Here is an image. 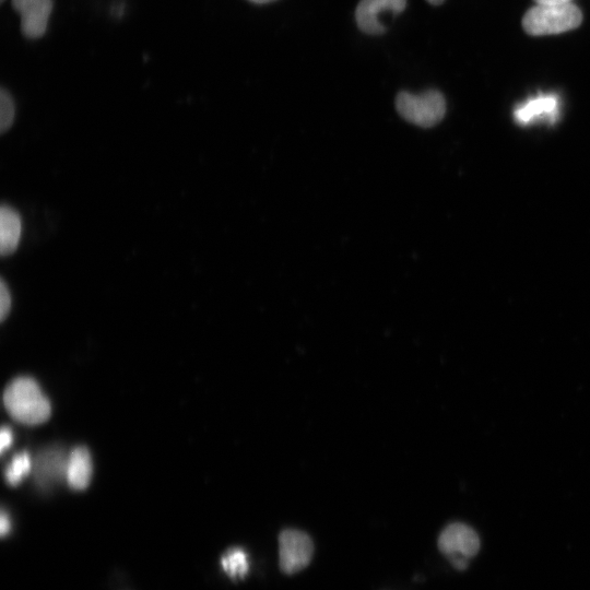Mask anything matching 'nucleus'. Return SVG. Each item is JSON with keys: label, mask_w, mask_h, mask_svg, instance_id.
<instances>
[{"label": "nucleus", "mask_w": 590, "mask_h": 590, "mask_svg": "<svg viewBox=\"0 0 590 590\" xmlns=\"http://www.w3.org/2000/svg\"><path fill=\"white\" fill-rule=\"evenodd\" d=\"M538 4H563L569 3L571 0H534Z\"/></svg>", "instance_id": "nucleus-17"}, {"label": "nucleus", "mask_w": 590, "mask_h": 590, "mask_svg": "<svg viewBox=\"0 0 590 590\" xmlns=\"http://www.w3.org/2000/svg\"><path fill=\"white\" fill-rule=\"evenodd\" d=\"M21 15V30L27 38H38L46 32L52 0H12Z\"/></svg>", "instance_id": "nucleus-6"}, {"label": "nucleus", "mask_w": 590, "mask_h": 590, "mask_svg": "<svg viewBox=\"0 0 590 590\" xmlns=\"http://www.w3.org/2000/svg\"><path fill=\"white\" fill-rule=\"evenodd\" d=\"M20 214L10 205L0 209V252L3 257L12 255L17 248L21 236Z\"/></svg>", "instance_id": "nucleus-10"}, {"label": "nucleus", "mask_w": 590, "mask_h": 590, "mask_svg": "<svg viewBox=\"0 0 590 590\" xmlns=\"http://www.w3.org/2000/svg\"><path fill=\"white\" fill-rule=\"evenodd\" d=\"M92 459L85 447L74 448L67 459L66 479L73 489H84L91 481Z\"/></svg>", "instance_id": "nucleus-9"}, {"label": "nucleus", "mask_w": 590, "mask_h": 590, "mask_svg": "<svg viewBox=\"0 0 590 590\" xmlns=\"http://www.w3.org/2000/svg\"><path fill=\"white\" fill-rule=\"evenodd\" d=\"M32 462L27 452L15 455L4 472L7 482L10 485H17L30 472Z\"/></svg>", "instance_id": "nucleus-12"}, {"label": "nucleus", "mask_w": 590, "mask_h": 590, "mask_svg": "<svg viewBox=\"0 0 590 590\" xmlns=\"http://www.w3.org/2000/svg\"><path fill=\"white\" fill-rule=\"evenodd\" d=\"M10 527H11L10 519L8 515L4 511H2L1 517H0L1 535H5L10 531Z\"/></svg>", "instance_id": "nucleus-16"}, {"label": "nucleus", "mask_w": 590, "mask_h": 590, "mask_svg": "<svg viewBox=\"0 0 590 590\" xmlns=\"http://www.w3.org/2000/svg\"><path fill=\"white\" fill-rule=\"evenodd\" d=\"M13 435L9 427H2L0 434V450L3 452L12 444Z\"/></svg>", "instance_id": "nucleus-15"}, {"label": "nucleus", "mask_w": 590, "mask_h": 590, "mask_svg": "<svg viewBox=\"0 0 590 590\" xmlns=\"http://www.w3.org/2000/svg\"><path fill=\"white\" fill-rule=\"evenodd\" d=\"M396 108L404 120L422 128H430L445 117L446 101L437 90H427L420 94L402 91L396 97Z\"/></svg>", "instance_id": "nucleus-3"}, {"label": "nucleus", "mask_w": 590, "mask_h": 590, "mask_svg": "<svg viewBox=\"0 0 590 590\" xmlns=\"http://www.w3.org/2000/svg\"><path fill=\"white\" fill-rule=\"evenodd\" d=\"M514 115L521 125L541 119L553 122L558 115V98L554 95L535 96L518 106Z\"/></svg>", "instance_id": "nucleus-8"}, {"label": "nucleus", "mask_w": 590, "mask_h": 590, "mask_svg": "<svg viewBox=\"0 0 590 590\" xmlns=\"http://www.w3.org/2000/svg\"><path fill=\"white\" fill-rule=\"evenodd\" d=\"M406 0H361L355 10L358 28L369 35H380L386 28L379 22L381 12L400 13L405 9Z\"/></svg>", "instance_id": "nucleus-7"}, {"label": "nucleus", "mask_w": 590, "mask_h": 590, "mask_svg": "<svg viewBox=\"0 0 590 590\" xmlns=\"http://www.w3.org/2000/svg\"><path fill=\"white\" fill-rule=\"evenodd\" d=\"M10 307H11L10 291H9L4 280L1 279V282H0V318H1L2 321L7 318L9 311H10Z\"/></svg>", "instance_id": "nucleus-14"}, {"label": "nucleus", "mask_w": 590, "mask_h": 590, "mask_svg": "<svg viewBox=\"0 0 590 590\" xmlns=\"http://www.w3.org/2000/svg\"><path fill=\"white\" fill-rule=\"evenodd\" d=\"M4 0H1V2H3Z\"/></svg>", "instance_id": "nucleus-20"}, {"label": "nucleus", "mask_w": 590, "mask_h": 590, "mask_svg": "<svg viewBox=\"0 0 590 590\" xmlns=\"http://www.w3.org/2000/svg\"><path fill=\"white\" fill-rule=\"evenodd\" d=\"M249 1L255 2V3H267L273 0H249Z\"/></svg>", "instance_id": "nucleus-19"}, {"label": "nucleus", "mask_w": 590, "mask_h": 590, "mask_svg": "<svg viewBox=\"0 0 590 590\" xmlns=\"http://www.w3.org/2000/svg\"><path fill=\"white\" fill-rule=\"evenodd\" d=\"M14 102L8 91L1 88L0 92V131L5 132L14 120Z\"/></svg>", "instance_id": "nucleus-13"}, {"label": "nucleus", "mask_w": 590, "mask_h": 590, "mask_svg": "<svg viewBox=\"0 0 590 590\" xmlns=\"http://www.w3.org/2000/svg\"><path fill=\"white\" fill-rule=\"evenodd\" d=\"M582 22V12L573 3L538 4L523 15L521 25L531 36L553 35L577 28Z\"/></svg>", "instance_id": "nucleus-2"}, {"label": "nucleus", "mask_w": 590, "mask_h": 590, "mask_svg": "<svg viewBox=\"0 0 590 590\" xmlns=\"http://www.w3.org/2000/svg\"><path fill=\"white\" fill-rule=\"evenodd\" d=\"M314 544L309 535L296 529L283 530L279 535V565L283 573L293 575L311 560Z\"/></svg>", "instance_id": "nucleus-5"}, {"label": "nucleus", "mask_w": 590, "mask_h": 590, "mask_svg": "<svg viewBox=\"0 0 590 590\" xmlns=\"http://www.w3.org/2000/svg\"><path fill=\"white\" fill-rule=\"evenodd\" d=\"M3 403L9 414L23 424H39L50 416L48 399L30 377H19L11 381L4 390Z\"/></svg>", "instance_id": "nucleus-1"}, {"label": "nucleus", "mask_w": 590, "mask_h": 590, "mask_svg": "<svg viewBox=\"0 0 590 590\" xmlns=\"http://www.w3.org/2000/svg\"><path fill=\"white\" fill-rule=\"evenodd\" d=\"M429 4H433V5H439L441 4L445 0H426Z\"/></svg>", "instance_id": "nucleus-18"}, {"label": "nucleus", "mask_w": 590, "mask_h": 590, "mask_svg": "<svg viewBox=\"0 0 590 590\" xmlns=\"http://www.w3.org/2000/svg\"><path fill=\"white\" fill-rule=\"evenodd\" d=\"M221 565L227 576L233 579L244 578L249 569L247 554L239 547L227 550L221 558Z\"/></svg>", "instance_id": "nucleus-11"}, {"label": "nucleus", "mask_w": 590, "mask_h": 590, "mask_svg": "<svg viewBox=\"0 0 590 590\" xmlns=\"http://www.w3.org/2000/svg\"><path fill=\"white\" fill-rule=\"evenodd\" d=\"M438 548L455 568L463 570L468 566L469 558L477 554L480 538L468 524L450 523L439 534Z\"/></svg>", "instance_id": "nucleus-4"}]
</instances>
